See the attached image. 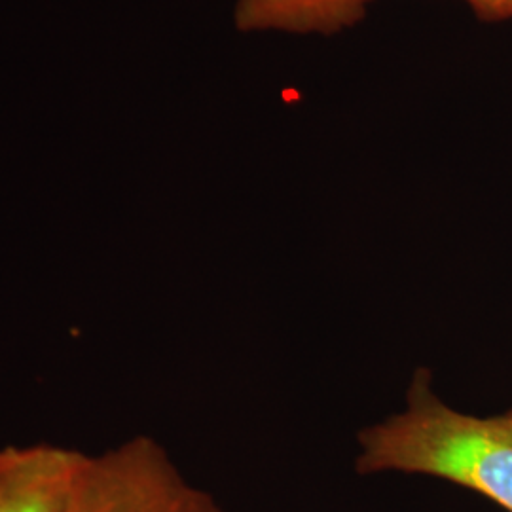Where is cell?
Wrapping results in <instances>:
<instances>
[{
	"label": "cell",
	"instance_id": "obj_3",
	"mask_svg": "<svg viewBox=\"0 0 512 512\" xmlns=\"http://www.w3.org/2000/svg\"><path fill=\"white\" fill-rule=\"evenodd\" d=\"M84 456L54 442L0 446V512H67Z\"/></svg>",
	"mask_w": 512,
	"mask_h": 512
},
{
	"label": "cell",
	"instance_id": "obj_5",
	"mask_svg": "<svg viewBox=\"0 0 512 512\" xmlns=\"http://www.w3.org/2000/svg\"><path fill=\"white\" fill-rule=\"evenodd\" d=\"M478 14L486 18H511L512 0H469Z\"/></svg>",
	"mask_w": 512,
	"mask_h": 512
},
{
	"label": "cell",
	"instance_id": "obj_1",
	"mask_svg": "<svg viewBox=\"0 0 512 512\" xmlns=\"http://www.w3.org/2000/svg\"><path fill=\"white\" fill-rule=\"evenodd\" d=\"M357 448L359 475L435 476L512 512V408L488 418L459 412L435 393L427 368L414 372L403 412L359 431Z\"/></svg>",
	"mask_w": 512,
	"mask_h": 512
},
{
	"label": "cell",
	"instance_id": "obj_2",
	"mask_svg": "<svg viewBox=\"0 0 512 512\" xmlns=\"http://www.w3.org/2000/svg\"><path fill=\"white\" fill-rule=\"evenodd\" d=\"M67 512H228L192 484L158 440L135 435L86 454Z\"/></svg>",
	"mask_w": 512,
	"mask_h": 512
},
{
	"label": "cell",
	"instance_id": "obj_4",
	"mask_svg": "<svg viewBox=\"0 0 512 512\" xmlns=\"http://www.w3.org/2000/svg\"><path fill=\"white\" fill-rule=\"evenodd\" d=\"M370 0H238L241 31L334 33L357 23Z\"/></svg>",
	"mask_w": 512,
	"mask_h": 512
}]
</instances>
